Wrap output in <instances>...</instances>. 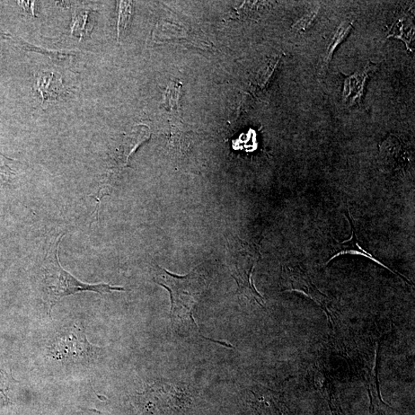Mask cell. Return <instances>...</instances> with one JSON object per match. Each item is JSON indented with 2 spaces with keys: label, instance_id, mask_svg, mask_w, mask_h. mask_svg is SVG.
Here are the masks:
<instances>
[{
  "label": "cell",
  "instance_id": "8992f818",
  "mask_svg": "<svg viewBox=\"0 0 415 415\" xmlns=\"http://www.w3.org/2000/svg\"><path fill=\"white\" fill-rule=\"evenodd\" d=\"M377 69L376 64L369 62L363 69L355 74L346 77L344 82L343 102L348 103L351 107L361 105L363 101L367 82Z\"/></svg>",
  "mask_w": 415,
  "mask_h": 415
},
{
  "label": "cell",
  "instance_id": "9a60e30c",
  "mask_svg": "<svg viewBox=\"0 0 415 415\" xmlns=\"http://www.w3.org/2000/svg\"><path fill=\"white\" fill-rule=\"evenodd\" d=\"M316 382L317 387L320 388L325 400L328 402L331 411L335 415H346L341 409L332 382L328 381L325 377L322 378L320 377V381H317Z\"/></svg>",
  "mask_w": 415,
  "mask_h": 415
},
{
  "label": "cell",
  "instance_id": "7a4b0ae2",
  "mask_svg": "<svg viewBox=\"0 0 415 415\" xmlns=\"http://www.w3.org/2000/svg\"><path fill=\"white\" fill-rule=\"evenodd\" d=\"M157 284L169 291L171 298L170 317H189L193 322L192 312L200 298L201 281L196 272L180 276L160 268L155 278Z\"/></svg>",
  "mask_w": 415,
  "mask_h": 415
},
{
  "label": "cell",
  "instance_id": "6da1fadb",
  "mask_svg": "<svg viewBox=\"0 0 415 415\" xmlns=\"http://www.w3.org/2000/svg\"><path fill=\"white\" fill-rule=\"evenodd\" d=\"M64 234L59 235L48 251L42 267V281L44 300L49 307L50 315L52 308L65 297L81 291H93L99 294L111 293L112 291H124L126 289L110 284H87L75 278L61 267L59 258V246Z\"/></svg>",
  "mask_w": 415,
  "mask_h": 415
},
{
  "label": "cell",
  "instance_id": "2e32d148",
  "mask_svg": "<svg viewBox=\"0 0 415 415\" xmlns=\"http://www.w3.org/2000/svg\"><path fill=\"white\" fill-rule=\"evenodd\" d=\"M134 3L129 1L119 2L118 39L122 38L126 33L131 20L132 6Z\"/></svg>",
  "mask_w": 415,
  "mask_h": 415
},
{
  "label": "cell",
  "instance_id": "8fae6325",
  "mask_svg": "<svg viewBox=\"0 0 415 415\" xmlns=\"http://www.w3.org/2000/svg\"><path fill=\"white\" fill-rule=\"evenodd\" d=\"M375 356L372 366H370L367 373L366 387L370 399V412L373 414L380 404L387 405L383 401L381 390L378 382L377 373V351L375 349ZM388 406V405H387Z\"/></svg>",
  "mask_w": 415,
  "mask_h": 415
},
{
  "label": "cell",
  "instance_id": "30bf717a",
  "mask_svg": "<svg viewBox=\"0 0 415 415\" xmlns=\"http://www.w3.org/2000/svg\"><path fill=\"white\" fill-rule=\"evenodd\" d=\"M151 136V131L146 126L141 125L136 127L131 131V134L126 136L122 144V156L127 166L131 156L136 152L141 145L147 142Z\"/></svg>",
  "mask_w": 415,
  "mask_h": 415
},
{
  "label": "cell",
  "instance_id": "4fadbf2b",
  "mask_svg": "<svg viewBox=\"0 0 415 415\" xmlns=\"http://www.w3.org/2000/svg\"><path fill=\"white\" fill-rule=\"evenodd\" d=\"M281 57L271 58L268 63L262 66L255 79V85L260 90H266L275 79L281 66Z\"/></svg>",
  "mask_w": 415,
  "mask_h": 415
},
{
  "label": "cell",
  "instance_id": "d6986e66",
  "mask_svg": "<svg viewBox=\"0 0 415 415\" xmlns=\"http://www.w3.org/2000/svg\"><path fill=\"white\" fill-rule=\"evenodd\" d=\"M319 11V7L309 11L293 24V28L296 31H306L314 25Z\"/></svg>",
  "mask_w": 415,
  "mask_h": 415
},
{
  "label": "cell",
  "instance_id": "9c48e42d",
  "mask_svg": "<svg viewBox=\"0 0 415 415\" xmlns=\"http://www.w3.org/2000/svg\"><path fill=\"white\" fill-rule=\"evenodd\" d=\"M64 86L61 78L54 74L42 73L37 79L35 90L40 92L42 103L46 100H55L64 92Z\"/></svg>",
  "mask_w": 415,
  "mask_h": 415
},
{
  "label": "cell",
  "instance_id": "ac0fdd59",
  "mask_svg": "<svg viewBox=\"0 0 415 415\" xmlns=\"http://www.w3.org/2000/svg\"><path fill=\"white\" fill-rule=\"evenodd\" d=\"M90 19V12L84 11L74 16V23L72 25V33H76L78 36H81L82 40L84 35L89 32L86 28L88 22Z\"/></svg>",
  "mask_w": 415,
  "mask_h": 415
},
{
  "label": "cell",
  "instance_id": "ffe728a7",
  "mask_svg": "<svg viewBox=\"0 0 415 415\" xmlns=\"http://www.w3.org/2000/svg\"><path fill=\"white\" fill-rule=\"evenodd\" d=\"M36 2H22V5L25 11L30 12L31 14L34 16V6Z\"/></svg>",
  "mask_w": 415,
  "mask_h": 415
},
{
  "label": "cell",
  "instance_id": "3957f363",
  "mask_svg": "<svg viewBox=\"0 0 415 415\" xmlns=\"http://www.w3.org/2000/svg\"><path fill=\"white\" fill-rule=\"evenodd\" d=\"M228 252H230L232 276L238 286V294L264 307V298L255 288L252 281L255 264L261 258L258 246L237 240L229 242Z\"/></svg>",
  "mask_w": 415,
  "mask_h": 415
},
{
  "label": "cell",
  "instance_id": "ba28073f",
  "mask_svg": "<svg viewBox=\"0 0 415 415\" xmlns=\"http://www.w3.org/2000/svg\"><path fill=\"white\" fill-rule=\"evenodd\" d=\"M346 216L349 221L351 227V238L347 241L338 243L337 248V250H335V252L332 255V257L329 259V260L327 262V264H329L332 260L337 257H339V256L341 255H356L364 256V257H366L375 262V263L378 264L379 266L383 267L388 271H390L393 274H395V275H397V276L401 277L404 281H407L409 284L412 285L410 281L407 278H405L404 276H402V274L391 269L390 267H386L385 264L378 260L375 257V256H373L372 254H370L366 250L362 248V247L358 243V235L356 230L355 225L352 222L351 217L349 213L346 214Z\"/></svg>",
  "mask_w": 415,
  "mask_h": 415
},
{
  "label": "cell",
  "instance_id": "5bb4252c",
  "mask_svg": "<svg viewBox=\"0 0 415 415\" xmlns=\"http://www.w3.org/2000/svg\"><path fill=\"white\" fill-rule=\"evenodd\" d=\"M6 39L12 40L16 46H18L21 49L29 52H36L38 54L46 55L55 61H65L71 60L77 55L76 52H64V51H52L46 49H42L30 45V43L25 42L23 40L18 37H13L11 34H7L6 36Z\"/></svg>",
  "mask_w": 415,
  "mask_h": 415
},
{
  "label": "cell",
  "instance_id": "e0dca14e",
  "mask_svg": "<svg viewBox=\"0 0 415 415\" xmlns=\"http://www.w3.org/2000/svg\"><path fill=\"white\" fill-rule=\"evenodd\" d=\"M411 25H414L413 23L409 24L407 20L405 18H402L399 20V21H397L394 25H393L390 35L387 37H394L404 41L406 44V46H407L408 49H410V47H411L412 43L408 37L406 36L405 31L407 33H412V30H414V29L408 30V28H410Z\"/></svg>",
  "mask_w": 415,
  "mask_h": 415
},
{
  "label": "cell",
  "instance_id": "277c9868",
  "mask_svg": "<svg viewBox=\"0 0 415 415\" xmlns=\"http://www.w3.org/2000/svg\"><path fill=\"white\" fill-rule=\"evenodd\" d=\"M100 350L88 341L82 329L74 326L58 335L49 352L52 358L67 363L88 364L97 358Z\"/></svg>",
  "mask_w": 415,
  "mask_h": 415
},
{
  "label": "cell",
  "instance_id": "5b68a950",
  "mask_svg": "<svg viewBox=\"0 0 415 415\" xmlns=\"http://www.w3.org/2000/svg\"><path fill=\"white\" fill-rule=\"evenodd\" d=\"M284 279L287 284V288L284 291H298L311 299L322 309L328 317L330 324H334V312L331 300L313 284L303 267L299 264H286L284 268Z\"/></svg>",
  "mask_w": 415,
  "mask_h": 415
},
{
  "label": "cell",
  "instance_id": "52a82bcc",
  "mask_svg": "<svg viewBox=\"0 0 415 415\" xmlns=\"http://www.w3.org/2000/svg\"><path fill=\"white\" fill-rule=\"evenodd\" d=\"M155 35L158 42H177L201 49L203 46L209 47L204 40L197 36L195 32L187 30L178 24L164 23L160 26V28L157 29V33Z\"/></svg>",
  "mask_w": 415,
  "mask_h": 415
},
{
  "label": "cell",
  "instance_id": "7c38bea8",
  "mask_svg": "<svg viewBox=\"0 0 415 415\" xmlns=\"http://www.w3.org/2000/svg\"><path fill=\"white\" fill-rule=\"evenodd\" d=\"M353 21L343 22L339 26V28L334 33L331 42L327 47L325 56L322 60V68H328L330 62L334 54V51L341 45V44L347 39L351 31L353 29Z\"/></svg>",
  "mask_w": 415,
  "mask_h": 415
}]
</instances>
